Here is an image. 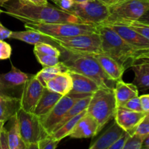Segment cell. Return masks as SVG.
Returning a JSON list of instances; mask_svg holds the SVG:
<instances>
[{
    "mask_svg": "<svg viewBox=\"0 0 149 149\" xmlns=\"http://www.w3.org/2000/svg\"><path fill=\"white\" fill-rule=\"evenodd\" d=\"M2 7L5 9L4 13L23 23H81L72 13L50 5L49 3L45 5H36L15 0L7 1Z\"/></svg>",
    "mask_w": 149,
    "mask_h": 149,
    "instance_id": "obj_1",
    "label": "cell"
},
{
    "mask_svg": "<svg viewBox=\"0 0 149 149\" xmlns=\"http://www.w3.org/2000/svg\"><path fill=\"white\" fill-rule=\"evenodd\" d=\"M97 33L101 40L102 53L116 60L125 69L130 68L132 62L144 52L129 45L115 31L106 25H98Z\"/></svg>",
    "mask_w": 149,
    "mask_h": 149,
    "instance_id": "obj_2",
    "label": "cell"
},
{
    "mask_svg": "<svg viewBox=\"0 0 149 149\" xmlns=\"http://www.w3.org/2000/svg\"><path fill=\"white\" fill-rule=\"evenodd\" d=\"M62 52L64 55L62 62L68 67V71L91 79L98 84L100 88L113 89L115 83L107 78L93 55L73 54L65 50Z\"/></svg>",
    "mask_w": 149,
    "mask_h": 149,
    "instance_id": "obj_3",
    "label": "cell"
},
{
    "mask_svg": "<svg viewBox=\"0 0 149 149\" xmlns=\"http://www.w3.org/2000/svg\"><path fill=\"white\" fill-rule=\"evenodd\" d=\"M116 108L113 89L100 88L91 96L87 113L97 121L100 132L114 118Z\"/></svg>",
    "mask_w": 149,
    "mask_h": 149,
    "instance_id": "obj_4",
    "label": "cell"
},
{
    "mask_svg": "<svg viewBox=\"0 0 149 149\" xmlns=\"http://www.w3.org/2000/svg\"><path fill=\"white\" fill-rule=\"evenodd\" d=\"M98 25L85 23H24L26 30H33L50 37H70L81 34L97 33Z\"/></svg>",
    "mask_w": 149,
    "mask_h": 149,
    "instance_id": "obj_5",
    "label": "cell"
},
{
    "mask_svg": "<svg viewBox=\"0 0 149 149\" xmlns=\"http://www.w3.org/2000/svg\"><path fill=\"white\" fill-rule=\"evenodd\" d=\"M52 38L62 51L81 55L102 53L101 40L98 33L81 34L70 37Z\"/></svg>",
    "mask_w": 149,
    "mask_h": 149,
    "instance_id": "obj_6",
    "label": "cell"
},
{
    "mask_svg": "<svg viewBox=\"0 0 149 149\" xmlns=\"http://www.w3.org/2000/svg\"><path fill=\"white\" fill-rule=\"evenodd\" d=\"M148 9L149 0H124L119 1L109 7L110 15L103 24L138 20Z\"/></svg>",
    "mask_w": 149,
    "mask_h": 149,
    "instance_id": "obj_7",
    "label": "cell"
},
{
    "mask_svg": "<svg viewBox=\"0 0 149 149\" xmlns=\"http://www.w3.org/2000/svg\"><path fill=\"white\" fill-rule=\"evenodd\" d=\"M69 13L77 16L81 23L102 25L110 15L109 7L98 0L75 3Z\"/></svg>",
    "mask_w": 149,
    "mask_h": 149,
    "instance_id": "obj_8",
    "label": "cell"
},
{
    "mask_svg": "<svg viewBox=\"0 0 149 149\" xmlns=\"http://www.w3.org/2000/svg\"><path fill=\"white\" fill-rule=\"evenodd\" d=\"M19 130L26 145L36 143L49 136L44 129L40 118L20 109L17 113Z\"/></svg>",
    "mask_w": 149,
    "mask_h": 149,
    "instance_id": "obj_9",
    "label": "cell"
},
{
    "mask_svg": "<svg viewBox=\"0 0 149 149\" xmlns=\"http://www.w3.org/2000/svg\"><path fill=\"white\" fill-rule=\"evenodd\" d=\"M31 76L21 71L11 63V70L0 74V95L20 99L25 85Z\"/></svg>",
    "mask_w": 149,
    "mask_h": 149,
    "instance_id": "obj_10",
    "label": "cell"
},
{
    "mask_svg": "<svg viewBox=\"0 0 149 149\" xmlns=\"http://www.w3.org/2000/svg\"><path fill=\"white\" fill-rule=\"evenodd\" d=\"M79 99L80 98H75L69 95L62 96L50 111L40 118L42 126L48 135H50L55 131L63 117Z\"/></svg>",
    "mask_w": 149,
    "mask_h": 149,
    "instance_id": "obj_11",
    "label": "cell"
},
{
    "mask_svg": "<svg viewBox=\"0 0 149 149\" xmlns=\"http://www.w3.org/2000/svg\"><path fill=\"white\" fill-rule=\"evenodd\" d=\"M45 87L37 79L35 75H32L25 85L20 103L21 109L29 113H33L37 105Z\"/></svg>",
    "mask_w": 149,
    "mask_h": 149,
    "instance_id": "obj_12",
    "label": "cell"
},
{
    "mask_svg": "<svg viewBox=\"0 0 149 149\" xmlns=\"http://www.w3.org/2000/svg\"><path fill=\"white\" fill-rule=\"evenodd\" d=\"M146 114V113L143 111H133L122 106H118L113 119L114 122L125 132L132 135L135 133L137 126Z\"/></svg>",
    "mask_w": 149,
    "mask_h": 149,
    "instance_id": "obj_13",
    "label": "cell"
},
{
    "mask_svg": "<svg viewBox=\"0 0 149 149\" xmlns=\"http://www.w3.org/2000/svg\"><path fill=\"white\" fill-rule=\"evenodd\" d=\"M106 26L111 28L129 45L138 50L142 52L149 51V40L138 33L133 29L120 23H106Z\"/></svg>",
    "mask_w": 149,
    "mask_h": 149,
    "instance_id": "obj_14",
    "label": "cell"
},
{
    "mask_svg": "<svg viewBox=\"0 0 149 149\" xmlns=\"http://www.w3.org/2000/svg\"><path fill=\"white\" fill-rule=\"evenodd\" d=\"M69 73L72 79L73 86L67 95L75 98H83L92 96L100 89L98 84L91 79L73 71H69Z\"/></svg>",
    "mask_w": 149,
    "mask_h": 149,
    "instance_id": "obj_15",
    "label": "cell"
},
{
    "mask_svg": "<svg viewBox=\"0 0 149 149\" xmlns=\"http://www.w3.org/2000/svg\"><path fill=\"white\" fill-rule=\"evenodd\" d=\"M93 57L97 60L107 78L113 82L122 79L125 68L111 57L103 53L94 54Z\"/></svg>",
    "mask_w": 149,
    "mask_h": 149,
    "instance_id": "obj_16",
    "label": "cell"
},
{
    "mask_svg": "<svg viewBox=\"0 0 149 149\" xmlns=\"http://www.w3.org/2000/svg\"><path fill=\"white\" fill-rule=\"evenodd\" d=\"M100 132L97 121L87 113L79 120L69 137L76 139L90 138L96 136Z\"/></svg>",
    "mask_w": 149,
    "mask_h": 149,
    "instance_id": "obj_17",
    "label": "cell"
},
{
    "mask_svg": "<svg viewBox=\"0 0 149 149\" xmlns=\"http://www.w3.org/2000/svg\"><path fill=\"white\" fill-rule=\"evenodd\" d=\"M125 131L113 122L90 145L89 149H109L122 136Z\"/></svg>",
    "mask_w": 149,
    "mask_h": 149,
    "instance_id": "obj_18",
    "label": "cell"
},
{
    "mask_svg": "<svg viewBox=\"0 0 149 149\" xmlns=\"http://www.w3.org/2000/svg\"><path fill=\"white\" fill-rule=\"evenodd\" d=\"M10 39L22 41V42L33 45L39 43H47L54 45V46L61 49L52 37L33 30H26L23 31H12Z\"/></svg>",
    "mask_w": 149,
    "mask_h": 149,
    "instance_id": "obj_19",
    "label": "cell"
},
{
    "mask_svg": "<svg viewBox=\"0 0 149 149\" xmlns=\"http://www.w3.org/2000/svg\"><path fill=\"white\" fill-rule=\"evenodd\" d=\"M130 68L135 74L133 84L138 87V90H149V66L144 59L135 60Z\"/></svg>",
    "mask_w": 149,
    "mask_h": 149,
    "instance_id": "obj_20",
    "label": "cell"
},
{
    "mask_svg": "<svg viewBox=\"0 0 149 149\" xmlns=\"http://www.w3.org/2000/svg\"><path fill=\"white\" fill-rule=\"evenodd\" d=\"M62 96L61 95L50 91L47 88L45 87L43 93L37 105L35 107L33 113L39 116V118L43 117L50 111L51 109L55 106V104L62 97Z\"/></svg>",
    "mask_w": 149,
    "mask_h": 149,
    "instance_id": "obj_21",
    "label": "cell"
},
{
    "mask_svg": "<svg viewBox=\"0 0 149 149\" xmlns=\"http://www.w3.org/2000/svg\"><path fill=\"white\" fill-rule=\"evenodd\" d=\"M72 86V79L68 71L57 74L52 79L47 81L45 87L50 91L64 96L69 94Z\"/></svg>",
    "mask_w": 149,
    "mask_h": 149,
    "instance_id": "obj_22",
    "label": "cell"
},
{
    "mask_svg": "<svg viewBox=\"0 0 149 149\" xmlns=\"http://www.w3.org/2000/svg\"><path fill=\"white\" fill-rule=\"evenodd\" d=\"M113 94L118 107L122 106L130 99L138 97L139 90L133 83H126L121 79L116 81V85L113 87Z\"/></svg>",
    "mask_w": 149,
    "mask_h": 149,
    "instance_id": "obj_23",
    "label": "cell"
},
{
    "mask_svg": "<svg viewBox=\"0 0 149 149\" xmlns=\"http://www.w3.org/2000/svg\"><path fill=\"white\" fill-rule=\"evenodd\" d=\"M7 143L10 149H26L27 145L22 138L19 130L17 115L8 121L7 127Z\"/></svg>",
    "mask_w": 149,
    "mask_h": 149,
    "instance_id": "obj_24",
    "label": "cell"
},
{
    "mask_svg": "<svg viewBox=\"0 0 149 149\" xmlns=\"http://www.w3.org/2000/svg\"><path fill=\"white\" fill-rule=\"evenodd\" d=\"M21 109L20 99L0 95V121L8 122Z\"/></svg>",
    "mask_w": 149,
    "mask_h": 149,
    "instance_id": "obj_25",
    "label": "cell"
},
{
    "mask_svg": "<svg viewBox=\"0 0 149 149\" xmlns=\"http://www.w3.org/2000/svg\"><path fill=\"white\" fill-rule=\"evenodd\" d=\"M66 71H68V67L63 63V62L60 61L57 65H52V66L43 67V68L39 71L35 76L37 79L42 83V85L45 87L47 81L52 79L57 74H60V73L66 72Z\"/></svg>",
    "mask_w": 149,
    "mask_h": 149,
    "instance_id": "obj_26",
    "label": "cell"
},
{
    "mask_svg": "<svg viewBox=\"0 0 149 149\" xmlns=\"http://www.w3.org/2000/svg\"><path fill=\"white\" fill-rule=\"evenodd\" d=\"M86 113H87V109L84 110V111L81 112V113H79L78 115L75 116L74 117L71 118V119H69V120H68V122H65V123H64L61 127L57 129L54 132H52L49 136L58 141H61V140H63V138L69 136L71 132H72L74 128L75 127V126L77 125V122H79V120Z\"/></svg>",
    "mask_w": 149,
    "mask_h": 149,
    "instance_id": "obj_27",
    "label": "cell"
},
{
    "mask_svg": "<svg viewBox=\"0 0 149 149\" xmlns=\"http://www.w3.org/2000/svg\"><path fill=\"white\" fill-rule=\"evenodd\" d=\"M33 50L37 51L41 53L46 55H53L56 57H61L62 54V50L54 45L47 43H39L34 45Z\"/></svg>",
    "mask_w": 149,
    "mask_h": 149,
    "instance_id": "obj_28",
    "label": "cell"
},
{
    "mask_svg": "<svg viewBox=\"0 0 149 149\" xmlns=\"http://www.w3.org/2000/svg\"><path fill=\"white\" fill-rule=\"evenodd\" d=\"M33 53H34L38 62L43 67L52 66V65H57L60 62V57L46 55V54L41 53V52L34 50H33Z\"/></svg>",
    "mask_w": 149,
    "mask_h": 149,
    "instance_id": "obj_29",
    "label": "cell"
},
{
    "mask_svg": "<svg viewBox=\"0 0 149 149\" xmlns=\"http://www.w3.org/2000/svg\"><path fill=\"white\" fill-rule=\"evenodd\" d=\"M120 24L125 25L127 26H129L134 31L138 32L143 36L146 38L147 39L149 40V25L145 24L141 22L138 21V20H134V21H129V22H125V23H118Z\"/></svg>",
    "mask_w": 149,
    "mask_h": 149,
    "instance_id": "obj_30",
    "label": "cell"
},
{
    "mask_svg": "<svg viewBox=\"0 0 149 149\" xmlns=\"http://www.w3.org/2000/svg\"><path fill=\"white\" fill-rule=\"evenodd\" d=\"M144 138L138 135H130L122 149H141Z\"/></svg>",
    "mask_w": 149,
    "mask_h": 149,
    "instance_id": "obj_31",
    "label": "cell"
},
{
    "mask_svg": "<svg viewBox=\"0 0 149 149\" xmlns=\"http://www.w3.org/2000/svg\"><path fill=\"white\" fill-rule=\"evenodd\" d=\"M135 135L142 137L145 139L147 136L149 135V113H147L144 116L142 120L141 121L138 125L137 126L135 130Z\"/></svg>",
    "mask_w": 149,
    "mask_h": 149,
    "instance_id": "obj_32",
    "label": "cell"
},
{
    "mask_svg": "<svg viewBox=\"0 0 149 149\" xmlns=\"http://www.w3.org/2000/svg\"><path fill=\"white\" fill-rule=\"evenodd\" d=\"M121 106H122V107L124 108H126V109H129V110L133 111H143L142 108H141V100H140L139 96L135 97L132 99H130L129 100L125 102V103Z\"/></svg>",
    "mask_w": 149,
    "mask_h": 149,
    "instance_id": "obj_33",
    "label": "cell"
},
{
    "mask_svg": "<svg viewBox=\"0 0 149 149\" xmlns=\"http://www.w3.org/2000/svg\"><path fill=\"white\" fill-rule=\"evenodd\" d=\"M59 142L60 141L53 139L50 136H48L39 141L38 143L39 149H56Z\"/></svg>",
    "mask_w": 149,
    "mask_h": 149,
    "instance_id": "obj_34",
    "label": "cell"
},
{
    "mask_svg": "<svg viewBox=\"0 0 149 149\" xmlns=\"http://www.w3.org/2000/svg\"><path fill=\"white\" fill-rule=\"evenodd\" d=\"M12 47L7 42L0 40V60L10 59L12 55Z\"/></svg>",
    "mask_w": 149,
    "mask_h": 149,
    "instance_id": "obj_35",
    "label": "cell"
},
{
    "mask_svg": "<svg viewBox=\"0 0 149 149\" xmlns=\"http://www.w3.org/2000/svg\"><path fill=\"white\" fill-rule=\"evenodd\" d=\"M130 136L129 134L127 132H125L123 135L111 146L109 149H122L123 147L124 144L126 142L127 139L128 138V137Z\"/></svg>",
    "mask_w": 149,
    "mask_h": 149,
    "instance_id": "obj_36",
    "label": "cell"
},
{
    "mask_svg": "<svg viewBox=\"0 0 149 149\" xmlns=\"http://www.w3.org/2000/svg\"><path fill=\"white\" fill-rule=\"evenodd\" d=\"M74 4H75V1L74 0H60L57 6L61 10L69 12Z\"/></svg>",
    "mask_w": 149,
    "mask_h": 149,
    "instance_id": "obj_37",
    "label": "cell"
},
{
    "mask_svg": "<svg viewBox=\"0 0 149 149\" xmlns=\"http://www.w3.org/2000/svg\"><path fill=\"white\" fill-rule=\"evenodd\" d=\"M0 149H10L7 143V133L5 127L0 132Z\"/></svg>",
    "mask_w": 149,
    "mask_h": 149,
    "instance_id": "obj_38",
    "label": "cell"
},
{
    "mask_svg": "<svg viewBox=\"0 0 149 149\" xmlns=\"http://www.w3.org/2000/svg\"><path fill=\"white\" fill-rule=\"evenodd\" d=\"M139 97L143 111L146 113H149V94L143 95Z\"/></svg>",
    "mask_w": 149,
    "mask_h": 149,
    "instance_id": "obj_39",
    "label": "cell"
},
{
    "mask_svg": "<svg viewBox=\"0 0 149 149\" xmlns=\"http://www.w3.org/2000/svg\"><path fill=\"white\" fill-rule=\"evenodd\" d=\"M12 31L9 30L4 27L1 23H0V40H4L6 39H10L11 36Z\"/></svg>",
    "mask_w": 149,
    "mask_h": 149,
    "instance_id": "obj_40",
    "label": "cell"
},
{
    "mask_svg": "<svg viewBox=\"0 0 149 149\" xmlns=\"http://www.w3.org/2000/svg\"><path fill=\"white\" fill-rule=\"evenodd\" d=\"M20 2L29 3V4H36V5H45L48 4L47 0H18Z\"/></svg>",
    "mask_w": 149,
    "mask_h": 149,
    "instance_id": "obj_41",
    "label": "cell"
},
{
    "mask_svg": "<svg viewBox=\"0 0 149 149\" xmlns=\"http://www.w3.org/2000/svg\"><path fill=\"white\" fill-rule=\"evenodd\" d=\"M138 21L149 25V9L139 18Z\"/></svg>",
    "mask_w": 149,
    "mask_h": 149,
    "instance_id": "obj_42",
    "label": "cell"
},
{
    "mask_svg": "<svg viewBox=\"0 0 149 149\" xmlns=\"http://www.w3.org/2000/svg\"><path fill=\"white\" fill-rule=\"evenodd\" d=\"M98 1H100V2L103 3V4H106V5H108L109 7H110V6L116 4V3L117 2L118 0H98Z\"/></svg>",
    "mask_w": 149,
    "mask_h": 149,
    "instance_id": "obj_43",
    "label": "cell"
},
{
    "mask_svg": "<svg viewBox=\"0 0 149 149\" xmlns=\"http://www.w3.org/2000/svg\"><path fill=\"white\" fill-rule=\"evenodd\" d=\"M142 148H149V135L147 136L145 139L143 140L142 145Z\"/></svg>",
    "mask_w": 149,
    "mask_h": 149,
    "instance_id": "obj_44",
    "label": "cell"
},
{
    "mask_svg": "<svg viewBox=\"0 0 149 149\" xmlns=\"http://www.w3.org/2000/svg\"><path fill=\"white\" fill-rule=\"evenodd\" d=\"M26 149H39V143H36L29 144V145L27 146V148H26Z\"/></svg>",
    "mask_w": 149,
    "mask_h": 149,
    "instance_id": "obj_45",
    "label": "cell"
},
{
    "mask_svg": "<svg viewBox=\"0 0 149 149\" xmlns=\"http://www.w3.org/2000/svg\"><path fill=\"white\" fill-rule=\"evenodd\" d=\"M149 58V51H148V52H143L142 54H141L140 56L138 57V59H139V58Z\"/></svg>",
    "mask_w": 149,
    "mask_h": 149,
    "instance_id": "obj_46",
    "label": "cell"
},
{
    "mask_svg": "<svg viewBox=\"0 0 149 149\" xmlns=\"http://www.w3.org/2000/svg\"><path fill=\"white\" fill-rule=\"evenodd\" d=\"M75 1V3H84V2H87V1H93V0H74Z\"/></svg>",
    "mask_w": 149,
    "mask_h": 149,
    "instance_id": "obj_47",
    "label": "cell"
},
{
    "mask_svg": "<svg viewBox=\"0 0 149 149\" xmlns=\"http://www.w3.org/2000/svg\"><path fill=\"white\" fill-rule=\"evenodd\" d=\"M4 123H5V122H2V121H0V132H1V130H3V128L4 127Z\"/></svg>",
    "mask_w": 149,
    "mask_h": 149,
    "instance_id": "obj_48",
    "label": "cell"
},
{
    "mask_svg": "<svg viewBox=\"0 0 149 149\" xmlns=\"http://www.w3.org/2000/svg\"><path fill=\"white\" fill-rule=\"evenodd\" d=\"M11 1V0H0V6H1V7H2V6L5 4V3H7V1Z\"/></svg>",
    "mask_w": 149,
    "mask_h": 149,
    "instance_id": "obj_49",
    "label": "cell"
},
{
    "mask_svg": "<svg viewBox=\"0 0 149 149\" xmlns=\"http://www.w3.org/2000/svg\"><path fill=\"white\" fill-rule=\"evenodd\" d=\"M143 59H144V61L147 63V64H148L149 66V58H143Z\"/></svg>",
    "mask_w": 149,
    "mask_h": 149,
    "instance_id": "obj_50",
    "label": "cell"
},
{
    "mask_svg": "<svg viewBox=\"0 0 149 149\" xmlns=\"http://www.w3.org/2000/svg\"><path fill=\"white\" fill-rule=\"evenodd\" d=\"M52 1H53V2L55 3V4H57V5H58V2H59L60 0H52Z\"/></svg>",
    "mask_w": 149,
    "mask_h": 149,
    "instance_id": "obj_51",
    "label": "cell"
},
{
    "mask_svg": "<svg viewBox=\"0 0 149 149\" xmlns=\"http://www.w3.org/2000/svg\"><path fill=\"white\" fill-rule=\"evenodd\" d=\"M2 13H4V11H3V10H1V9H0V15H1ZM0 23H1V22H0Z\"/></svg>",
    "mask_w": 149,
    "mask_h": 149,
    "instance_id": "obj_52",
    "label": "cell"
},
{
    "mask_svg": "<svg viewBox=\"0 0 149 149\" xmlns=\"http://www.w3.org/2000/svg\"><path fill=\"white\" fill-rule=\"evenodd\" d=\"M124 1V0H118L117 2H119V1ZM117 2H116V3H117Z\"/></svg>",
    "mask_w": 149,
    "mask_h": 149,
    "instance_id": "obj_53",
    "label": "cell"
},
{
    "mask_svg": "<svg viewBox=\"0 0 149 149\" xmlns=\"http://www.w3.org/2000/svg\"><path fill=\"white\" fill-rule=\"evenodd\" d=\"M141 149H149V148H141Z\"/></svg>",
    "mask_w": 149,
    "mask_h": 149,
    "instance_id": "obj_54",
    "label": "cell"
}]
</instances>
